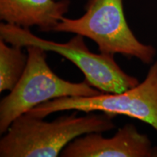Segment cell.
I'll use <instances>...</instances> for the list:
<instances>
[{"label":"cell","instance_id":"6da1fadb","mask_svg":"<svg viewBox=\"0 0 157 157\" xmlns=\"http://www.w3.org/2000/svg\"><path fill=\"white\" fill-rule=\"evenodd\" d=\"M77 111L52 121L25 113L11 124L0 140L1 157H57L74 139L116 127V117L101 112L78 117Z\"/></svg>","mask_w":157,"mask_h":157},{"label":"cell","instance_id":"7a4b0ae2","mask_svg":"<svg viewBox=\"0 0 157 157\" xmlns=\"http://www.w3.org/2000/svg\"><path fill=\"white\" fill-rule=\"evenodd\" d=\"M78 18L64 17L53 32L79 34L93 40L100 52L135 58L145 64L154 62L156 50L140 42L125 17L123 0H87Z\"/></svg>","mask_w":157,"mask_h":157},{"label":"cell","instance_id":"3957f363","mask_svg":"<svg viewBox=\"0 0 157 157\" xmlns=\"http://www.w3.org/2000/svg\"><path fill=\"white\" fill-rule=\"evenodd\" d=\"M28 63L18 83L0 102V133L33 108L65 97H92L102 92L84 80L71 82L59 77L47 62L48 51L37 46L26 47Z\"/></svg>","mask_w":157,"mask_h":157},{"label":"cell","instance_id":"277c9868","mask_svg":"<svg viewBox=\"0 0 157 157\" xmlns=\"http://www.w3.org/2000/svg\"><path fill=\"white\" fill-rule=\"evenodd\" d=\"M0 39L22 48L37 46L64 57L81 71L90 85L102 93H121L140 82L121 69L114 56L91 52L84 37L79 34H75L68 42L60 43L37 36L29 29L2 22L0 24Z\"/></svg>","mask_w":157,"mask_h":157},{"label":"cell","instance_id":"5b68a950","mask_svg":"<svg viewBox=\"0 0 157 157\" xmlns=\"http://www.w3.org/2000/svg\"><path fill=\"white\" fill-rule=\"evenodd\" d=\"M66 111L127 116L148 124L157 132V60L153 62L142 82L121 93L57 98L40 104L27 113L44 119L52 113Z\"/></svg>","mask_w":157,"mask_h":157},{"label":"cell","instance_id":"8992f818","mask_svg":"<svg viewBox=\"0 0 157 157\" xmlns=\"http://www.w3.org/2000/svg\"><path fill=\"white\" fill-rule=\"evenodd\" d=\"M61 157H157V146L133 124H126L111 137L90 132L71 141Z\"/></svg>","mask_w":157,"mask_h":157},{"label":"cell","instance_id":"52a82bcc","mask_svg":"<svg viewBox=\"0 0 157 157\" xmlns=\"http://www.w3.org/2000/svg\"><path fill=\"white\" fill-rule=\"evenodd\" d=\"M70 5V0H0V20L24 29L53 32Z\"/></svg>","mask_w":157,"mask_h":157},{"label":"cell","instance_id":"ba28073f","mask_svg":"<svg viewBox=\"0 0 157 157\" xmlns=\"http://www.w3.org/2000/svg\"><path fill=\"white\" fill-rule=\"evenodd\" d=\"M23 48L0 39V93L12 91L22 77L28 63Z\"/></svg>","mask_w":157,"mask_h":157}]
</instances>
